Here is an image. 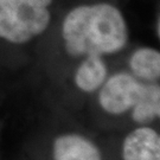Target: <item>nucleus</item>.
I'll use <instances>...</instances> for the list:
<instances>
[{
	"label": "nucleus",
	"instance_id": "obj_1",
	"mask_svg": "<svg viewBox=\"0 0 160 160\" xmlns=\"http://www.w3.org/2000/svg\"><path fill=\"white\" fill-rule=\"evenodd\" d=\"M62 34L65 50L74 57L116 53L128 42V29L122 13L106 2L71 10L64 18Z\"/></svg>",
	"mask_w": 160,
	"mask_h": 160
},
{
	"label": "nucleus",
	"instance_id": "obj_2",
	"mask_svg": "<svg viewBox=\"0 0 160 160\" xmlns=\"http://www.w3.org/2000/svg\"><path fill=\"white\" fill-rule=\"evenodd\" d=\"M52 0H0V38L14 44L28 43L50 24L48 6Z\"/></svg>",
	"mask_w": 160,
	"mask_h": 160
},
{
	"label": "nucleus",
	"instance_id": "obj_3",
	"mask_svg": "<svg viewBox=\"0 0 160 160\" xmlns=\"http://www.w3.org/2000/svg\"><path fill=\"white\" fill-rule=\"evenodd\" d=\"M151 83H142L133 75L119 72L104 81L100 90L98 102L103 110L109 114H123L142 101Z\"/></svg>",
	"mask_w": 160,
	"mask_h": 160
},
{
	"label": "nucleus",
	"instance_id": "obj_4",
	"mask_svg": "<svg viewBox=\"0 0 160 160\" xmlns=\"http://www.w3.org/2000/svg\"><path fill=\"white\" fill-rule=\"evenodd\" d=\"M123 160H160V137L149 127L132 131L122 143Z\"/></svg>",
	"mask_w": 160,
	"mask_h": 160
},
{
	"label": "nucleus",
	"instance_id": "obj_5",
	"mask_svg": "<svg viewBox=\"0 0 160 160\" xmlns=\"http://www.w3.org/2000/svg\"><path fill=\"white\" fill-rule=\"evenodd\" d=\"M52 155L53 160H102L96 146L78 134L58 137L53 142Z\"/></svg>",
	"mask_w": 160,
	"mask_h": 160
},
{
	"label": "nucleus",
	"instance_id": "obj_6",
	"mask_svg": "<svg viewBox=\"0 0 160 160\" xmlns=\"http://www.w3.org/2000/svg\"><path fill=\"white\" fill-rule=\"evenodd\" d=\"M108 69L101 56L90 55L82 61L75 74V83L84 92H92L100 89L107 80Z\"/></svg>",
	"mask_w": 160,
	"mask_h": 160
},
{
	"label": "nucleus",
	"instance_id": "obj_7",
	"mask_svg": "<svg viewBox=\"0 0 160 160\" xmlns=\"http://www.w3.org/2000/svg\"><path fill=\"white\" fill-rule=\"evenodd\" d=\"M129 67L138 80L154 82L160 76V53L152 48H141L133 52Z\"/></svg>",
	"mask_w": 160,
	"mask_h": 160
}]
</instances>
